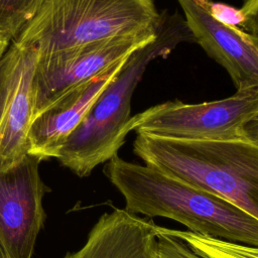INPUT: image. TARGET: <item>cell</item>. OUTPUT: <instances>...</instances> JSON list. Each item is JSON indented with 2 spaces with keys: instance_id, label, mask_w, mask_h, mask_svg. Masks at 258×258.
<instances>
[{
  "instance_id": "cell-1",
  "label": "cell",
  "mask_w": 258,
  "mask_h": 258,
  "mask_svg": "<svg viewBox=\"0 0 258 258\" xmlns=\"http://www.w3.org/2000/svg\"><path fill=\"white\" fill-rule=\"evenodd\" d=\"M104 173L131 214L171 219L199 235L258 247V220L217 195L118 155Z\"/></svg>"
},
{
  "instance_id": "cell-2",
  "label": "cell",
  "mask_w": 258,
  "mask_h": 258,
  "mask_svg": "<svg viewBox=\"0 0 258 258\" xmlns=\"http://www.w3.org/2000/svg\"><path fill=\"white\" fill-rule=\"evenodd\" d=\"M183 41H195L184 19L162 12L155 38L126 58L59 149L56 159L62 166L86 177L99 164L118 155L131 132V99L146 68L152 60L167 56Z\"/></svg>"
},
{
  "instance_id": "cell-3",
  "label": "cell",
  "mask_w": 258,
  "mask_h": 258,
  "mask_svg": "<svg viewBox=\"0 0 258 258\" xmlns=\"http://www.w3.org/2000/svg\"><path fill=\"white\" fill-rule=\"evenodd\" d=\"M144 164L236 205L258 220V146L245 139L182 140L137 134Z\"/></svg>"
},
{
  "instance_id": "cell-4",
  "label": "cell",
  "mask_w": 258,
  "mask_h": 258,
  "mask_svg": "<svg viewBox=\"0 0 258 258\" xmlns=\"http://www.w3.org/2000/svg\"><path fill=\"white\" fill-rule=\"evenodd\" d=\"M154 0H47L13 40L38 56L118 37H152L160 26Z\"/></svg>"
},
{
  "instance_id": "cell-5",
  "label": "cell",
  "mask_w": 258,
  "mask_h": 258,
  "mask_svg": "<svg viewBox=\"0 0 258 258\" xmlns=\"http://www.w3.org/2000/svg\"><path fill=\"white\" fill-rule=\"evenodd\" d=\"M258 110V89L236 91L228 98L186 104L167 101L131 117L137 134L182 140L241 138L243 125Z\"/></svg>"
},
{
  "instance_id": "cell-6",
  "label": "cell",
  "mask_w": 258,
  "mask_h": 258,
  "mask_svg": "<svg viewBox=\"0 0 258 258\" xmlns=\"http://www.w3.org/2000/svg\"><path fill=\"white\" fill-rule=\"evenodd\" d=\"M155 36L118 37L49 55H37L32 84L33 118L66 93L98 77Z\"/></svg>"
},
{
  "instance_id": "cell-7",
  "label": "cell",
  "mask_w": 258,
  "mask_h": 258,
  "mask_svg": "<svg viewBox=\"0 0 258 258\" xmlns=\"http://www.w3.org/2000/svg\"><path fill=\"white\" fill-rule=\"evenodd\" d=\"M41 160L27 154L20 162L0 169V246L9 258H31L43 227L44 195L50 188L39 173Z\"/></svg>"
},
{
  "instance_id": "cell-8",
  "label": "cell",
  "mask_w": 258,
  "mask_h": 258,
  "mask_svg": "<svg viewBox=\"0 0 258 258\" xmlns=\"http://www.w3.org/2000/svg\"><path fill=\"white\" fill-rule=\"evenodd\" d=\"M203 49L231 77L237 91L258 89V37L218 18L209 0H177Z\"/></svg>"
},
{
  "instance_id": "cell-9",
  "label": "cell",
  "mask_w": 258,
  "mask_h": 258,
  "mask_svg": "<svg viewBox=\"0 0 258 258\" xmlns=\"http://www.w3.org/2000/svg\"><path fill=\"white\" fill-rule=\"evenodd\" d=\"M126 58L90 82L66 93L36 115L28 134V154L38 157L41 161L52 157L56 158L70 134L77 128L91 105L119 72Z\"/></svg>"
},
{
  "instance_id": "cell-10",
  "label": "cell",
  "mask_w": 258,
  "mask_h": 258,
  "mask_svg": "<svg viewBox=\"0 0 258 258\" xmlns=\"http://www.w3.org/2000/svg\"><path fill=\"white\" fill-rule=\"evenodd\" d=\"M159 226L125 209L103 214L84 246L63 258H161Z\"/></svg>"
},
{
  "instance_id": "cell-11",
  "label": "cell",
  "mask_w": 258,
  "mask_h": 258,
  "mask_svg": "<svg viewBox=\"0 0 258 258\" xmlns=\"http://www.w3.org/2000/svg\"><path fill=\"white\" fill-rule=\"evenodd\" d=\"M17 44L18 58L0 119V169L17 164L29 151L28 134L33 120L32 84L37 51L33 46Z\"/></svg>"
},
{
  "instance_id": "cell-12",
  "label": "cell",
  "mask_w": 258,
  "mask_h": 258,
  "mask_svg": "<svg viewBox=\"0 0 258 258\" xmlns=\"http://www.w3.org/2000/svg\"><path fill=\"white\" fill-rule=\"evenodd\" d=\"M170 232L183 239L205 258H258V247L228 242L192 233L170 229Z\"/></svg>"
},
{
  "instance_id": "cell-13",
  "label": "cell",
  "mask_w": 258,
  "mask_h": 258,
  "mask_svg": "<svg viewBox=\"0 0 258 258\" xmlns=\"http://www.w3.org/2000/svg\"><path fill=\"white\" fill-rule=\"evenodd\" d=\"M47 0H0V35L13 41Z\"/></svg>"
},
{
  "instance_id": "cell-14",
  "label": "cell",
  "mask_w": 258,
  "mask_h": 258,
  "mask_svg": "<svg viewBox=\"0 0 258 258\" xmlns=\"http://www.w3.org/2000/svg\"><path fill=\"white\" fill-rule=\"evenodd\" d=\"M159 232L161 258H205L183 239L173 235L168 228L159 226Z\"/></svg>"
},
{
  "instance_id": "cell-15",
  "label": "cell",
  "mask_w": 258,
  "mask_h": 258,
  "mask_svg": "<svg viewBox=\"0 0 258 258\" xmlns=\"http://www.w3.org/2000/svg\"><path fill=\"white\" fill-rule=\"evenodd\" d=\"M18 52V44L14 41H11L8 49L0 58V119L8 94L10 82L16 67Z\"/></svg>"
},
{
  "instance_id": "cell-16",
  "label": "cell",
  "mask_w": 258,
  "mask_h": 258,
  "mask_svg": "<svg viewBox=\"0 0 258 258\" xmlns=\"http://www.w3.org/2000/svg\"><path fill=\"white\" fill-rule=\"evenodd\" d=\"M240 25L247 32L258 37V0H244L240 8Z\"/></svg>"
},
{
  "instance_id": "cell-17",
  "label": "cell",
  "mask_w": 258,
  "mask_h": 258,
  "mask_svg": "<svg viewBox=\"0 0 258 258\" xmlns=\"http://www.w3.org/2000/svg\"><path fill=\"white\" fill-rule=\"evenodd\" d=\"M241 138L258 146V110L243 125L241 129Z\"/></svg>"
},
{
  "instance_id": "cell-18",
  "label": "cell",
  "mask_w": 258,
  "mask_h": 258,
  "mask_svg": "<svg viewBox=\"0 0 258 258\" xmlns=\"http://www.w3.org/2000/svg\"><path fill=\"white\" fill-rule=\"evenodd\" d=\"M10 43H11V41H9L8 39H6L5 37L0 35V58L5 53V51L8 49Z\"/></svg>"
},
{
  "instance_id": "cell-19",
  "label": "cell",
  "mask_w": 258,
  "mask_h": 258,
  "mask_svg": "<svg viewBox=\"0 0 258 258\" xmlns=\"http://www.w3.org/2000/svg\"><path fill=\"white\" fill-rule=\"evenodd\" d=\"M0 258H9L1 246H0Z\"/></svg>"
}]
</instances>
